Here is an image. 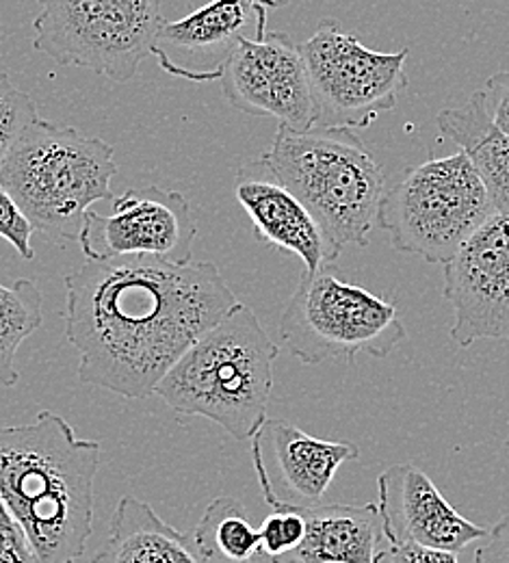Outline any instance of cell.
Instances as JSON below:
<instances>
[{
  "label": "cell",
  "instance_id": "6da1fadb",
  "mask_svg": "<svg viewBox=\"0 0 509 563\" xmlns=\"http://www.w3.org/2000/svg\"><path fill=\"white\" fill-rule=\"evenodd\" d=\"M239 303L218 265L207 261H87L66 276V339L80 355L78 379L146 399Z\"/></svg>",
  "mask_w": 509,
  "mask_h": 563
},
{
  "label": "cell",
  "instance_id": "7a4b0ae2",
  "mask_svg": "<svg viewBox=\"0 0 509 563\" xmlns=\"http://www.w3.org/2000/svg\"><path fill=\"white\" fill-rule=\"evenodd\" d=\"M102 444L42 410L31 424L0 427V496L40 563H76L93 529V482Z\"/></svg>",
  "mask_w": 509,
  "mask_h": 563
},
{
  "label": "cell",
  "instance_id": "3957f363",
  "mask_svg": "<svg viewBox=\"0 0 509 563\" xmlns=\"http://www.w3.org/2000/svg\"><path fill=\"white\" fill-rule=\"evenodd\" d=\"M278 355L254 310L239 303L167 371L154 395L176 415L218 422L247 442L267 421Z\"/></svg>",
  "mask_w": 509,
  "mask_h": 563
},
{
  "label": "cell",
  "instance_id": "277c9868",
  "mask_svg": "<svg viewBox=\"0 0 509 563\" xmlns=\"http://www.w3.org/2000/svg\"><path fill=\"white\" fill-rule=\"evenodd\" d=\"M261 161L314 214L339 252L368 245L386 178L356 131L280 126Z\"/></svg>",
  "mask_w": 509,
  "mask_h": 563
},
{
  "label": "cell",
  "instance_id": "5b68a950",
  "mask_svg": "<svg viewBox=\"0 0 509 563\" xmlns=\"http://www.w3.org/2000/svg\"><path fill=\"white\" fill-rule=\"evenodd\" d=\"M115 147L48 120L33 124L0 167V183L31 225L57 241H78L93 205L113 200Z\"/></svg>",
  "mask_w": 509,
  "mask_h": 563
},
{
  "label": "cell",
  "instance_id": "8992f818",
  "mask_svg": "<svg viewBox=\"0 0 509 563\" xmlns=\"http://www.w3.org/2000/svg\"><path fill=\"white\" fill-rule=\"evenodd\" d=\"M495 214L488 191L464 152L430 158L386 189L377 223L392 250L446 265Z\"/></svg>",
  "mask_w": 509,
  "mask_h": 563
},
{
  "label": "cell",
  "instance_id": "52a82bcc",
  "mask_svg": "<svg viewBox=\"0 0 509 563\" xmlns=\"http://www.w3.org/2000/svg\"><path fill=\"white\" fill-rule=\"evenodd\" d=\"M285 347L303 364L388 357L406 339L395 303L325 269L303 274L280 319Z\"/></svg>",
  "mask_w": 509,
  "mask_h": 563
},
{
  "label": "cell",
  "instance_id": "ba28073f",
  "mask_svg": "<svg viewBox=\"0 0 509 563\" xmlns=\"http://www.w3.org/2000/svg\"><path fill=\"white\" fill-rule=\"evenodd\" d=\"M37 53L113 82L135 78L165 24L161 0H37Z\"/></svg>",
  "mask_w": 509,
  "mask_h": 563
},
{
  "label": "cell",
  "instance_id": "9c48e42d",
  "mask_svg": "<svg viewBox=\"0 0 509 563\" xmlns=\"http://www.w3.org/2000/svg\"><path fill=\"white\" fill-rule=\"evenodd\" d=\"M317 109V126L361 131L397 107L408 87V48L377 53L343 31L336 20H321L312 37L299 44Z\"/></svg>",
  "mask_w": 509,
  "mask_h": 563
},
{
  "label": "cell",
  "instance_id": "30bf717a",
  "mask_svg": "<svg viewBox=\"0 0 509 563\" xmlns=\"http://www.w3.org/2000/svg\"><path fill=\"white\" fill-rule=\"evenodd\" d=\"M198 223L180 191L150 185L113 198L109 214L89 211L80 232L87 261L150 256L167 263H191Z\"/></svg>",
  "mask_w": 509,
  "mask_h": 563
},
{
  "label": "cell",
  "instance_id": "8fae6325",
  "mask_svg": "<svg viewBox=\"0 0 509 563\" xmlns=\"http://www.w3.org/2000/svg\"><path fill=\"white\" fill-rule=\"evenodd\" d=\"M230 107L280 120L291 131L317 126V109L299 44L287 33L245 37L219 78Z\"/></svg>",
  "mask_w": 509,
  "mask_h": 563
},
{
  "label": "cell",
  "instance_id": "7c38bea8",
  "mask_svg": "<svg viewBox=\"0 0 509 563\" xmlns=\"http://www.w3.org/2000/svg\"><path fill=\"white\" fill-rule=\"evenodd\" d=\"M442 295L453 308L451 339L509 343V214H493L446 263Z\"/></svg>",
  "mask_w": 509,
  "mask_h": 563
},
{
  "label": "cell",
  "instance_id": "4fadbf2b",
  "mask_svg": "<svg viewBox=\"0 0 509 563\" xmlns=\"http://www.w3.org/2000/svg\"><path fill=\"white\" fill-rule=\"evenodd\" d=\"M267 33V9L247 0H213L161 26L150 55L169 76L191 82L219 80L245 37Z\"/></svg>",
  "mask_w": 509,
  "mask_h": 563
},
{
  "label": "cell",
  "instance_id": "5bb4252c",
  "mask_svg": "<svg viewBox=\"0 0 509 563\" xmlns=\"http://www.w3.org/2000/svg\"><path fill=\"white\" fill-rule=\"evenodd\" d=\"M377 509L388 544H417L457 555L490 529L464 518L421 468L397 464L377 477Z\"/></svg>",
  "mask_w": 509,
  "mask_h": 563
},
{
  "label": "cell",
  "instance_id": "9a60e30c",
  "mask_svg": "<svg viewBox=\"0 0 509 563\" xmlns=\"http://www.w3.org/2000/svg\"><path fill=\"white\" fill-rule=\"evenodd\" d=\"M234 196L252 221L256 241L297 256L306 274L321 272L339 261L341 252L314 214L269 174L261 158L236 172Z\"/></svg>",
  "mask_w": 509,
  "mask_h": 563
},
{
  "label": "cell",
  "instance_id": "2e32d148",
  "mask_svg": "<svg viewBox=\"0 0 509 563\" xmlns=\"http://www.w3.org/2000/svg\"><path fill=\"white\" fill-rule=\"evenodd\" d=\"M306 520L301 544L272 563H375L384 540L379 509L373 503L295 505Z\"/></svg>",
  "mask_w": 509,
  "mask_h": 563
},
{
  "label": "cell",
  "instance_id": "e0dca14e",
  "mask_svg": "<svg viewBox=\"0 0 509 563\" xmlns=\"http://www.w3.org/2000/svg\"><path fill=\"white\" fill-rule=\"evenodd\" d=\"M256 435L263 444H269L287 494L283 500L291 505H319L339 468L361 457L354 442L319 440L278 419H267Z\"/></svg>",
  "mask_w": 509,
  "mask_h": 563
},
{
  "label": "cell",
  "instance_id": "ac0fdd59",
  "mask_svg": "<svg viewBox=\"0 0 509 563\" xmlns=\"http://www.w3.org/2000/svg\"><path fill=\"white\" fill-rule=\"evenodd\" d=\"M89 563H213L198 549L193 533L167 525L146 500L120 498L109 538Z\"/></svg>",
  "mask_w": 509,
  "mask_h": 563
},
{
  "label": "cell",
  "instance_id": "d6986e66",
  "mask_svg": "<svg viewBox=\"0 0 509 563\" xmlns=\"http://www.w3.org/2000/svg\"><path fill=\"white\" fill-rule=\"evenodd\" d=\"M438 129L460 145L477 169L495 214H509V135L490 118L486 93L438 113Z\"/></svg>",
  "mask_w": 509,
  "mask_h": 563
},
{
  "label": "cell",
  "instance_id": "ffe728a7",
  "mask_svg": "<svg viewBox=\"0 0 509 563\" xmlns=\"http://www.w3.org/2000/svg\"><path fill=\"white\" fill-rule=\"evenodd\" d=\"M198 549L213 563H250L261 555L258 529L241 500L218 496L193 529Z\"/></svg>",
  "mask_w": 509,
  "mask_h": 563
},
{
  "label": "cell",
  "instance_id": "44dd1931",
  "mask_svg": "<svg viewBox=\"0 0 509 563\" xmlns=\"http://www.w3.org/2000/svg\"><path fill=\"white\" fill-rule=\"evenodd\" d=\"M44 297L40 286L20 278L11 286L0 284V386L13 388L20 382L15 355L22 343L42 328Z\"/></svg>",
  "mask_w": 509,
  "mask_h": 563
},
{
  "label": "cell",
  "instance_id": "7402d4cb",
  "mask_svg": "<svg viewBox=\"0 0 509 563\" xmlns=\"http://www.w3.org/2000/svg\"><path fill=\"white\" fill-rule=\"evenodd\" d=\"M40 120L35 100L18 89L7 71L0 70V167L18 141Z\"/></svg>",
  "mask_w": 509,
  "mask_h": 563
},
{
  "label": "cell",
  "instance_id": "603a6c76",
  "mask_svg": "<svg viewBox=\"0 0 509 563\" xmlns=\"http://www.w3.org/2000/svg\"><path fill=\"white\" fill-rule=\"evenodd\" d=\"M35 234V228L26 219V214L20 211L11 194L0 183V239H4L20 258L33 261L35 252L31 245V239Z\"/></svg>",
  "mask_w": 509,
  "mask_h": 563
},
{
  "label": "cell",
  "instance_id": "cb8c5ba5",
  "mask_svg": "<svg viewBox=\"0 0 509 563\" xmlns=\"http://www.w3.org/2000/svg\"><path fill=\"white\" fill-rule=\"evenodd\" d=\"M0 563H40L20 522L0 496Z\"/></svg>",
  "mask_w": 509,
  "mask_h": 563
},
{
  "label": "cell",
  "instance_id": "d4e9b609",
  "mask_svg": "<svg viewBox=\"0 0 509 563\" xmlns=\"http://www.w3.org/2000/svg\"><path fill=\"white\" fill-rule=\"evenodd\" d=\"M375 563H457V558L417 544H388L375 555Z\"/></svg>",
  "mask_w": 509,
  "mask_h": 563
},
{
  "label": "cell",
  "instance_id": "484cf974",
  "mask_svg": "<svg viewBox=\"0 0 509 563\" xmlns=\"http://www.w3.org/2000/svg\"><path fill=\"white\" fill-rule=\"evenodd\" d=\"M484 93L493 122L509 135V68L493 74Z\"/></svg>",
  "mask_w": 509,
  "mask_h": 563
},
{
  "label": "cell",
  "instance_id": "4316f807",
  "mask_svg": "<svg viewBox=\"0 0 509 563\" xmlns=\"http://www.w3.org/2000/svg\"><path fill=\"white\" fill-rule=\"evenodd\" d=\"M475 551V563H509V516L497 522Z\"/></svg>",
  "mask_w": 509,
  "mask_h": 563
},
{
  "label": "cell",
  "instance_id": "83f0119b",
  "mask_svg": "<svg viewBox=\"0 0 509 563\" xmlns=\"http://www.w3.org/2000/svg\"><path fill=\"white\" fill-rule=\"evenodd\" d=\"M254 7H263V9H280L285 4H289V0H247Z\"/></svg>",
  "mask_w": 509,
  "mask_h": 563
}]
</instances>
